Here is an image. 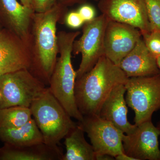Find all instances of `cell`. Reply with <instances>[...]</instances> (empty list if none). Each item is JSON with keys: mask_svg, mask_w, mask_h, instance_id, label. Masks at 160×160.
<instances>
[{"mask_svg": "<svg viewBox=\"0 0 160 160\" xmlns=\"http://www.w3.org/2000/svg\"><path fill=\"white\" fill-rule=\"evenodd\" d=\"M67 10V7L58 2L48 11L35 12L32 16L29 70L46 86L49 85L59 53L57 25L63 20Z\"/></svg>", "mask_w": 160, "mask_h": 160, "instance_id": "cell-1", "label": "cell"}, {"mask_svg": "<svg viewBox=\"0 0 160 160\" xmlns=\"http://www.w3.org/2000/svg\"><path fill=\"white\" fill-rule=\"evenodd\" d=\"M129 78L119 66L102 57L92 69L76 79L75 97L81 114H98L112 91L118 85H126Z\"/></svg>", "mask_w": 160, "mask_h": 160, "instance_id": "cell-2", "label": "cell"}, {"mask_svg": "<svg viewBox=\"0 0 160 160\" xmlns=\"http://www.w3.org/2000/svg\"><path fill=\"white\" fill-rule=\"evenodd\" d=\"M80 34L79 31L58 32L60 56L56 63L48 88L69 116L82 122L84 116L78 109L76 102L74 89L76 71L72 62L73 42Z\"/></svg>", "mask_w": 160, "mask_h": 160, "instance_id": "cell-3", "label": "cell"}, {"mask_svg": "<svg viewBox=\"0 0 160 160\" xmlns=\"http://www.w3.org/2000/svg\"><path fill=\"white\" fill-rule=\"evenodd\" d=\"M29 108L42 134L44 143L48 145H58L77 125L48 87Z\"/></svg>", "mask_w": 160, "mask_h": 160, "instance_id": "cell-4", "label": "cell"}, {"mask_svg": "<svg viewBox=\"0 0 160 160\" xmlns=\"http://www.w3.org/2000/svg\"><path fill=\"white\" fill-rule=\"evenodd\" d=\"M47 88L28 69L0 76V108L21 106L29 108Z\"/></svg>", "mask_w": 160, "mask_h": 160, "instance_id": "cell-5", "label": "cell"}, {"mask_svg": "<svg viewBox=\"0 0 160 160\" xmlns=\"http://www.w3.org/2000/svg\"><path fill=\"white\" fill-rule=\"evenodd\" d=\"M125 86L126 103L134 112L135 124L152 120L160 109V74L129 78Z\"/></svg>", "mask_w": 160, "mask_h": 160, "instance_id": "cell-6", "label": "cell"}, {"mask_svg": "<svg viewBox=\"0 0 160 160\" xmlns=\"http://www.w3.org/2000/svg\"><path fill=\"white\" fill-rule=\"evenodd\" d=\"M109 20L102 14L83 25L82 35L75 40L72 46V54L82 55L76 71V79L92 69L100 58L105 55L104 38Z\"/></svg>", "mask_w": 160, "mask_h": 160, "instance_id": "cell-7", "label": "cell"}, {"mask_svg": "<svg viewBox=\"0 0 160 160\" xmlns=\"http://www.w3.org/2000/svg\"><path fill=\"white\" fill-rule=\"evenodd\" d=\"M79 123L90 139L96 157L108 155L115 158L124 153L125 133L112 123L98 115L84 116L82 122Z\"/></svg>", "mask_w": 160, "mask_h": 160, "instance_id": "cell-8", "label": "cell"}, {"mask_svg": "<svg viewBox=\"0 0 160 160\" xmlns=\"http://www.w3.org/2000/svg\"><path fill=\"white\" fill-rule=\"evenodd\" d=\"M98 7L109 20L129 24L142 34L151 31L145 0H99Z\"/></svg>", "mask_w": 160, "mask_h": 160, "instance_id": "cell-9", "label": "cell"}, {"mask_svg": "<svg viewBox=\"0 0 160 160\" xmlns=\"http://www.w3.org/2000/svg\"><path fill=\"white\" fill-rule=\"evenodd\" d=\"M160 129L152 120L136 125L133 131L124 134V152L136 160H160Z\"/></svg>", "mask_w": 160, "mask_h": 160, "instance_id": "cell-10", "label": "cell"}, {"mask_svg": "<svg viewBox=\"0 0 160 160\" xmlns=\"http://www.w3.org/2000/svg\"><path fill=\"white\" fill-rule=\"evenodd\" d=\"M142 38L141 31L134 26L109 20L104 38L105 56L119 66Z\"/></svg>", "mask_w": 160, "mask_h": 160, "instance_id": "cell-11", "label": "cell"}, {"mask_svg": "<svg viewBox=\"0 0 160 160\" xmlns=\"http://www.w3.org/2000/svg\"><path fill=\"white\" fill-rule=\"evenodd\" d=\"M33 9L17 0H0V17L8 30L29 47Z\"/></svg>", "mask_w": 160, "mask_h": 160, "instance_id": "cell-12", "label": "cell"}, {"mask_svg": "<svg viewBox=\"0 0 160 160\" xmlns=\"http://www.w3.org/2000/svg\"><path fill=\"white\" fill-rule=\"evenodd\" d=\"M126 92L125 85L117 86L103 103L98 115L125 134H128L134 130L136 125L131 124L127 118L128 108L125 98Z\"/></svg>", "mask_w": 160, "mask_h": 160, "instance_id": "cell-13", "label": "cell"}, {"mask_svg": "<svg viewBox=\"0 0 160 160\" xmlns=\"http://www.w3.org/2000/svg\"><path fill=\"white\" fill-rule=\"evenodd\" d=\"M119 66L128 78L160 74L156 58L147 49L142 38L122 60Z\"/></svg>", "mask_w": 160, "mask_h": 160, "instance_id": "cell-14", "label": "cell"}, {"mask_svg": "<svg viewBox=\"0 0 160 160\" xmlns=\"http://www.w3.org/2000/svg\"><path fill=\"white\" fill-rule=\"evenodd\" d=\"M63 156L62 150L58 145L44 142L20 147L6 144L0 149L2 160H63Z\"/></svg>", "mask_w": 160, "mask_h": 160, "instance_id": "cell-15", "label": "cell"}, {"mask_svg": "<svg viewBox=\"0 0 160 160\" xmlns=\"http://www.w3.org/2000/svg\"><path fill=\"white\" fill-rule=\"evenodd\" d=\"M0 139L16 147L44 142L42 134L33 118L20 127L0 129Z\"/></svg>", "mask_w": 160, "mask_h": 160, "instance_id": "cell-16", "label": "cell"}, {"mask_svg": "<svg viewBox=\"0 0 160 160\" xmlns=\"http://www.w3.org/2000/svg\"><path fill=\"white\" fill-rule=\"evenodd\" d=\"M85 132L78 122L66 136L64 142L66 152L63 160H96L95 152L85 139Z\"/></svg>", "mask_w": 160, "mask_h": 160, "instance_id": "cell-17", "label": "cell"}, {"mask_svg": "<svg viewBox=\"0 0 160 160\" xmlns=\"http://www.w3.org/2000/svg\"><path fill=\"white\" fill-rule=\"evenodd\" d=\"M31 55L26 45L0 50V76L22 69H29Z\"/></svg>", "mask_w": 160, "mask_h": 160, "instance_id": "cell-18", "label": "cell"}, {"mask_svg": "<svg viewBox=\"0 0 160 160\" xmlns=\"http://www.w3.org/2000/svg\"><path fill=\"white\" fill-rule=\"evenodd\" d=\"M32 117L28 107L16 106L0 108V129L20 127L30 121Z\"/></svg>", "mask_w": 160, "mask_h": 160, "instance_id": "cell-19", "label": "cell"}, {"mask_svg": "<svg viewBox=\"0 0 160 160\" xmlns=\"http://www.w3.org/2000/svg\"><path fill=\"white\" fill-rule=\"evenodd\" d=\"M151 31L160 32V0H145Z\"/></svg>", "mask_w": 160, "mask_h": 160, "instance_id": "cell-20", "label": "cell"}, {"mask_svg": "<svg viewBox=\"0 0 160 160\" xmlns=\"http://www.w3.org/2000/svg\"><path fill=\"white\" fill-rule=\"evenodd\" d=\"M144 43L149 51L157 58L160 56V32L151 31L142 35Z\"/></svg>", "mask_w": 160, "mask_h": 160, "instance_id": "cell-21", "label": "cell"}, {"mask_svg": "<svg viewBox=\"0 0 160 160\" xmlns=\"http://www.w3.org/2000/svg\"><path fill=\"white\" fill-rule=\"evenodd\" d=\"M23 45L26 44L10 31L5 32L0 29V50Z\"/></svg>", "mask_w": 160, "mask_h": 160, "instance_id": "cell-22", "label": "cell"}, {"mask_svg": "<svg viewBox=\"0 0 160 160\" xmlns=\"http://www.w3.org/2000/svg\"><path fill=\"white\" fill-rule=\"evenodd\" d=\"M63 21L67 26L73 29L79 28L85 23L78 11H71L66 13Z\"/></svg>", "mask_w": 160, "mask_h": 160, "instance_id": "cell-23", "label": "cell"}, {"mask_svg": "<svg viewBox=\"0 0 160 160\" xmlns=\"http://www.w3.org/2000/svg\"><path fill=\"white\" fill-rule=\"evenodd\" d=\"M57 3V0H33L32 8L35 12H45Z\"/></svg>", "mask_w": 160, "mask_h": 160, "instance_id": "cell-24", "label": "cell"}, {"mask_svg": "<svg viewBox=\"0 0 160 160\" xmlns=\"http://www.w3.org/2000/svg\"><path fill=\"white\" fill-rule=\"evenodd\" d=\"M78 12L85 22L92 21L96 18L95 9L89 5L84 4L80 7Z\"/></svg>", "mask_w": 160, "mask_h": 160, "instance_id": "cell-25", "label": "cell"}, {"mask_svg": "<svg viewBox=\"0 0 160 160\" xmlns=\"http://www.w3.org/2000/svg\"><path fill=\"white\" fill-rule=\"evenodd\" d=\"M87 0H57L58 3L68 7L77 4H83L86 2Z\"/></svg>", "mask_w": 160, "mask_h": 160, "instance_id": "cell-26", "label": "cell"}, {"mask_svg": "<svg viewBox=\"0 0 160 160\" xmlns=\"http://www.w3.org/2000/svg\"><path fill=\"white\" fill-rule=\"evenodd\" d=\"M114 158L117 160H136L134 158L126 154L125 152L118 155Z\"/></svg>", "mask_w": 160, "mask_h": 160, "instance_id": "cell-27", "label": "cell"}, {"mask_svg": "<svg viewBox=\"0 0 160 160\" xmlns=\"http://www.w3.org/2000/svg\"><path fill=\"white\" fill-rule=\"evenodd\" d=\"M21 3L23 5L29 8H32V2L33 0H20Z\"/></svg>", "mask_w": 160, "mask_h": 160, "instance_id": "cell-28", "label": "cell"}, {"mask_svg": "<svg viewBox=\"0 0 160 160\" xmlns=\"http://www.w3.org/2000/svg\"><path fill=\"white\" fill-rule=\"evenodd\" d=\"M156 61L158 67L159 69L160 70V56L156 58Z\"/></svg>", "mask_w": 160, "mask_h": 160, "instance_id": "cell-29", "label": "cell"}, {"mask_svg": "<svg viewBox=\"0 0 160 160\" xmlns=\"http://www.w3.org/2000/svg\"><path fill=\"white\" fill-rule=\"evenodd\" d=\"M157 127L158 128V129L160 130V121H159L158 122V125L157 126Z\"/></svg>", "mask_w": 160, "mask_h": 160, "instance_id": "cell-30", "label": "cell"}, {"mask_svg": "<svg viewBox=\"0 0 160 160\" xmlns=\"http://www.w3.org/2000/svg\"><path fill=\"white\" fill-rule=\"evenodd\" d=\"M1 92H0V99H1Z\"/></svg>", "mask_w": 160, "mask_h": 160, "instance_id": "cell-31", "label": "cell"}, {"mask_svg": "<svg viewBox=\"0 0 160 160\" xmlns=\"http://www.w3.org/2000/svg\"><path fill=\"white\" fill-rule=\"evenodd\" d=\"M95 1H97V2H98L99 0H94Z\"/></svg>", "mask_w": 160, "mask_h": 160, "instance_id": "cell-32", "label": "cell"}, {"mask_svg": "<svg viewBox=\"0 0 160 160\" xmlns=\"http://www.w3.org/2000/svg\"><path fill=\"white\" fill-rule=\"evenodd\" d=\"M0 29H1V23H0Z\"/></svg>", "mask_w": 160, "mask_h": 160, "instance_id": "cell-33", "label": "cell"}]
</instances>
